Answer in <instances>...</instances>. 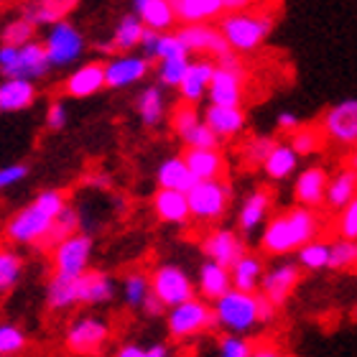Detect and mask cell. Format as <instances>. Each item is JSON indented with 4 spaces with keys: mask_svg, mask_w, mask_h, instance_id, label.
<instances>
[{
    "mask_svg": "<svg viewBox=\"0 0 357 357\" xmlns=\"http://www.w3.org/2000/svg\"><path fill=\"white\" fill-rule=\"evenodd\" d=\"M21 271V261L10 253H0V291H6L13 286V281L18 278Z\"/></svg>",
    "mask_w": 357,
    "mask_h": 357,
    "instance_id": "obj_46",
    "label": "cell"
},
{
    "mask_svg": "<svg viewBox=\"0 0 357 357\" xmlns=\"http://www.w3.org/2000/svg\"><path fill=\"white\" fill-rule=\"evenodd\" d=\"M36 207L41 209L44 215L52 217V220H56V217L64 212V197H61V194H44V197L36 199Z\"/></svg>",
    "mask_w": 357,
    "mask_h": 357,
    "instance_id": "obj_51",
    "label": "cell"
},
{
    "mask_svg": "<svg viewBox=\"0 0 357 357\" xmlns=\"http://www.w3.org/2000/svg\"><path fill=\"white\" fill-rule=\"evenodd\" d=\"M0 357H54V350L52 347H29V350L23 352V355H0Z\"/></svg>",
    "mask_w": 357,
    "mask_h": 357,
    "instance_id": "obj_58",
    "label": "cell"
},
{
    "mask_svg": "<svg viewBox=\"0 0 357 357\" xmlns=\"http://www.w3.org/2000/svg\"><path fill=\"white\" fill-rule=\"evenodd\" d=\"M135 10H138L141 21L146 23L151 31L169 29V26L176 21L172 3H166V0H138V3H135Z\"/></svg>",
    "mask_w": 357,
    "mask_h": 357,
    "instance_id": "obj_25",
    "label": "cell"
},
{
    "mask_svg": "<svg viewBox=\"0 0 357 357\" xmlns=\"http://www.w3.org/2000/svg\"><path fill=\"white\" fill-rule=\"evenodd\" d=\"M110 294L112 286L102 273L89 271L82 275V301H105V298H110Z\"/></svg>",
    "mask_w": 357,
    "mask_h": 357,
    "instance_id": "obj_38",
    "label": "cell"
},
{
    "mask_svg": "<svg viewBox=\"0 0 357 357\" xmlns=\"http://www.w3.org/2000/svg\"><path fill=\"white\" fill-rule=\"evenodd\" d=\"M273 29V15L271 13H253V10H238L227 13L220 21L225 41L230 44L235 54L255 52L266 41V36Z\"/></svg>",
    "mask_w": 357,
    "mask_h": 357,
    "instance_id": "obj_2",
    "label": "cell"
},
{
    "mask_svg": "<svg viewBox=\"0 0 357 357\" xmlns=\"http://www.w3.org/2000/svg\"><path fill=\"white\" fill-rule=\"evenodd\" d=\"M89 253V240L87 238H72L64 245H59V250L54 253L56 261V273L59 275H77L82 271L84 261Z\"/></svg>",
    "mask_w": 357,
    "mask_h": 357,
    "instance_id": "obj_18",
    "label": "cell"
},
{
    "mask_svg": "<svg viewBox=\"0 0 357 357\" xmlns=\"http://www.w3.org/2000/svg\"><path fill=\"white\" fill-rule=\"evenodd\" d=\"M33 100V87L23 79H13L0 87V110H21Z\"/></svg>",
    "mask_w": 357,
    "mask_h": 357,
    "instance_id": "obj_35",
    "label": "cell"
},
{
    "mask_svg": "<svg viewBox=\"0 0 357 357\" xmlns=\"http://www.w3.org/2000/svg\"><path fill=\"white\" fill-rule=\"evenodd\" d=\"M215 72H217L215 61H197V64H189V69H186V75H184V82L178 84V87H181V97H184L186 102L199 100L202 92L212 84Z\"/></svg>",
    "mask_w": 357,
    "mask_h": 357,
    "instance_id": "obj_21",
    "label": "cell"
},
{
    "mask_svg": "<svg viewBox=\"0 0 357 357\" xmlns=\"http://www.w3.org/2000/svg\"><path fill=\"white\" fill-rule=\"evenodd\" d=\"M220 357H253V344L240 337H222L220 340Z\"/></svg>",
    "mask_w": 357,
    "mask_h": 357,
    "instance_id": "obj_48",
    "label": "cell"
},
{
    "mask_svg": "<svg viewBox=\"0 0 357 357\" xmlns=\"http://www.w3.org/2000/svg\"><path fill=\"white\" fill-rule=\"evenodd\" d=\"M350 169H355V172H357V151L350 156Z\"/></svg>",
    "mask_w": 357,
    "mask_h": 357,
    "instance_id": "obj_61",
    "label": "cell"
},
{
    "mask_svg": "<svg viewBox=\"0 0 357 357\" xmlns=\"http://www.w3.org/2000/svg\"><path fill=\"white\" fill-rule=\"evenodd\" d=\"M153 207H156V215L166 222H186L192 209H189V199L186 194L169 192V189H161L153 199Z\"/></svg>",
    "mask_w": 357,
    "mask_h": 357,
    "instance_id": "obj_24",
    "label": "cell"
},
{
    "mask_svg": "<svg viewBox=\"0 0 357 357\" xmlns=\"http://www.w3.org/2000/svg\"><path fill=\"white\" fill-rule=\"evenodd\" d=\"M158 184H161V189H169V192L189 194L199 181L189 172V166H186L184 158H172V161H166V164L161 166Z\"/></svg>",
    "mask_w": 357,
    "mask_h": 357,
    "instance_id": "obj_19",
    "label": "cell"
},
{
    "mask_svg": "<svg viewBox=\"0 0 357 357\" xmlns=\"http://www.w3.org/2000/svg\"><path fill=\"white\" fill-rule=\"evenodd\" d=\"M215 324H220L215 309H209L207 304H202L197 298L176 306L169 317V332H172L174 340H186V337L197 335L202 329L215 327Z\"/></svg>",
    "mask_w": 357,
    "mask_h": 357,
    "instance_id": "obj_6",
    "label": "cell"
},
{
    "mask_svg": "<svg viewBox=\"0 0 357 357\" xmlns=\"http://www.w3.org/2000/svg\"><path fill=\"white\" fill-rule=\"evenodd\" d=\"M143 306H146V312H149L151 317H156V314L164 312V306H166V304L156 296V294H153V291H151L149 296H146V301H143Z\"/></svg>",
    "mask_w": 357,
    "mask_h": 357,
    "instance_id": "obj_56",
    "label": "cell"
},
{
    "mask_svg": "<svg viewBox=\"0 0 357 357\" xmlns=\"http://www.w3.org/2000/svg\"><path fill=\"white\" fill-rule=\"evenodd\" d=\"M296 164H298V156L294 153V149L281 143V146L271 153V158L266 161L263 172L268 174V178H275V181H278V178H286L296 172Z\"/></svg>",
    "mask_w": 357,
    "mask_h": 357,
    "instance_id": "obj_34",
    "label": "cell"
},
{
    "mask_svg": "<svg viewBox=\"0 0 357 357\" xmlns=\"http://www.w3.org/2000/svg\"><path fill=\"white\" fill-rule=\"evenodd\" d=\"M75 227H77L75 215H72V212H61V215L49 225V230L36 240V245L41 248V250H46V253H49V250H59V240L69 238Z\"/></svg>",
    "mask_w": 357,
    "mask_h": 357,
    "instance_id": "obj_33",
    "label": "cell"
},
{
    "mask_svg": "<svg viewBox=\"0 0 357 357\" xmlns=\"http://www.w3.org/2000/svg\"><path fill=\"white\" fill-rule=\"evenodd\" d=\"M253 357H281V352L275 350L273 344H258L253 347Z\"/></svg>",
    "mask_w": 357,
    "mask_h": 357,
    "instance_id": "obj_60",
    "label": "cell"
},
{
    "mask_svg": "<svg viewBox=\"0 0 357 357\" xmlns=\"http://www.w3.org/2000/svg\"><path fill=\"white\" fill-rule=\"evenodd\" d=\"M72 301H82V275H56L49 291V306H67Z\"/></svg>",
    "mask_w": 357,
    "mask_h": 357,
    "instance_id": "obj_29",
    "label": "cell"
},
{
    "mask_svg": "<svg viewBox=\"0 0 357 357\" xmlns=\"http://www.w3.org/2000/svg\"><path fill=\"white\" fill-rule=\"evenodd\" d=\"M255 301H258V321H271V319H273L278 306H275L268 296H263L261 291L255 294Z\"/></svg>",
    "mask_w": 357,
    "mask_h": 357,
    "instance_id": "obj_53",
    "label": "cell"
},
{
    "mask_svg": "<svg viewBox=\"0 0 357 357\" xmlns=\"http://www.w3.org/2000/svg\"><path fill=\"white\" fill-rule=\"evenodd\" d=\"M232 192L227 181H199L192 192L186 194L192 215L199 217V220H217V217H222Z\"/></svg>",
    "mask_w": 357,
    "mask_h": 357,
    "instance_id": "obj_5",
    "label": "cell"
},
{
    "mask_svg": "<svg viewBox=\"0 0 357 357\" xmlns=\"http://www.w3.org/2000/svg\"><path fill=\"white\" fill-rule=\"evenodd\" d=\"M143 23L135 18V15H126L123 21H120V29L115 31V38H112V44L105 46V52H128V49H133V46L143 44Z\"/></svg>",
    "mask_w": 357,
    "mask_h": 357,
    "instance_id": "obj_32",
    "label": "cell"
},
{
    "mask_svg": "<svg viewBox=\"0 0 357 357\" xmlns=\"http://www.w3.org/2000/svg\"><path fill=\"white\" fill-rule=\"evenodd\" d=\"M105 72L107 67H100V64H89V67L79 69L75 77H69V82L64 84V92L69 95H92L95 89H100L105 84Z\"/></svg>",
    "mask_w": 357,
    "mask_h": 357,
    "instance_id": "obj_31",
    "label": "cell"
},
{
    "mask_svg": "<svg viewBox=\"0 0 357 357\" xmlns=\"http://www.w3.org/2000/svg\"><path fill=\"white\" fill-rule=\"evenodd\" d=\"M189 166V172L197 176V181H225V158L217 151H194L189 149L181 156Z\"/></svg>",
    "mask_w": 357,
    "mask_h": 357,
    "instance_id": "obj_15",
    "label": "cell"
},
{
    "mask_svg": "<svg viewBox=\"0 0 357 357\" xmlns=\"http://www.w3.org/2000/svg\"><path fill=\"white\" fill-rule=\"evenodd\" d=\"M126 289H128V301H130V304H143L146 296H149V291H146V278H143L141 273L128 275Z\"/></svg>",
    "mask_w": 357,
    "mask_h": 357,
    "instance_id": "obj_50",
    "label": "cell"
},
{
    "mask_svg": "<svg viewBox=\"0 0 357 357\" xmlns=\"http://www.w3.org/2000/svg\"><path fill=\"white\" fill-rule=\"evenodd\" d=\"M268 207H271V194H268L266 189H258V192L250 194L245 199V204H243V209H240V217H238L240 230L253 232L255 227L263 222Z\"/></svg>",
    "mask_w": 357,
    "mask_h": 357,
    "instance_id": "obj_27",
    "label": "cell"
},
{
    "mask_svg": "<svg viewBox=\"0 0 357 357\" xmlns=\"http://www.w3.org/2000/svg\"><path fill=\"white\" fill-rule=\"evenodd\" d=\"M172 126H174V130L181 135V138H186V135L192 133L194 128L202 126L194 102H186V100H184L181 105H176V110H174V118H172Z\"/></svg>",
    "mask_w": 357,
    "mask_h": 357,
    "instance_id": "obj_39",
    "label": "cell"
},
{
    "mask_svg": "<svg viewBox=\"0 0 357 357\" xmlns=\"http://www.w3.org/2000/svg\"><path fill=\"white\" fill-rule=\"evenodd\" d=\"M75 8V3H41V6H29L26 8V15L29 21H59L61 15L69 13Z\"/></svg>",
    "mask_w": 357,
    "mask_h": 357,
    "instance_id": "obj_41",
    "label": "cell"
},
{
    "mask_svg": "<svg viewBox=\"0 0 357 357\" xmlns=\"http://www.w3.org/2000/svg\"><path fill=\"white\" fill-rule=\"evenodd\" d=\"M329 181H332V178L327 176V172H324L321 166H312V169L301 172L296 178V189H294L298 204L306 209H312V207H319L321 202H327Z\"/></svg>",
    "mask_w": 357,
    "mask_h": 357,
    "instance_id": "obj_12",
    "label": "cell"
},
{
    "mask_svg": "<svg viewBox=\"0 0 357 357\" xmlns=\"http://www.w3.org/2000/svg\"><path fill=\"white\" fill-rule=\"evenodd\" d=\"M184 141H186V146H189V149H194V151H217V146H220V138H217V135L212 133L204 123L194 128Z\"/></svg>",
    "mask_w": 357,
    "mask_h": 357,
    "instance_id": "obj_43",
    "label": "cell"
},
{
    "mask_svg": "<svg viewBox=\"0 0 357 357\" xmlns=\"http://www.w3.org/2000/svg\"><path fill=\"white\" fill-rule=\"evenodd\" d=\"M327 141H335L344 149H357V100H342L329 107L321 118Z\"/></svg>",
    "mask_w": 357,
    "mask_h": 357,
    "instance_id": "obj_4",
    "label": "cell"
},
{
    "mask_svg": "<svg viewBox=\"0 0 357 357\" xmlns=\"http://www.w3.org/2000/svg\"><path fill=\"white\" fill-rule=\"evenodd\" d=\"M352 319H355V321H357V306H355V312H352Z\"/></svg>",
    "mask_w": 357,
    "mask_h": 357,
    "instance_id": "obj_62",
    "label": "cell"
},
{
    "mask_svg": "<svg viewBox=\"0 0 357 357\" xmlns=\"http://www.w3.org/2000/svg\"><path fill=\"white\" fill-rule=\"evenodd\" d=\"M202 250H204V255H207L209 261L227 268V271H232V268L245 258L243 240L230 230H217V232H212V235H207L204 243H202Z\"/></svg>",
    "mask_w": 357,
    "mask_h": 357,
    "instance_id": "obj_9",
    "label": "cell"
},
{
    "mask_svg": "<svg viewBox=\"0 0 357 357\" xmlns=\"http://www.w3.org/2000/svg\"><path fill=\"white\" fill-rule=\"evenodd\" d=\"M232 273V289L240 291V294H255L258 286L263 281V263L261 258H255V255H245L238 266L230 271Z\"/></svg>",
    "mask_w": 357,
    "mask_h": 357,
    "instance_id": "obj_23",
    "label": "cell"
},
{
    "mask_svg": "<svg viewBox=\"0 0 357 357\" xmlns=\"http://www.w3.org/2000/svg\"><path fill=\"white\" fill-rule=\"evenodd\" d=\"M357 266V240H337L332 245V258H329V268L342 271V268Z\"/></svg>",
    "mask_w": 357,
    "mask_h": 357,
    "instance_id": "obj_40",
    "label": "cell"
},
{
    "mask_svg": "<svg viewBox=\"0 0 357 357\" xmlns=\"http://www.w3.org/2000/svg\"><path fill=\"white\" fill-rule=\"evenodd\" d=\"M324 141H327V135H324L321 123H309V126H298L296 133L291 135L289 146L296 156H312V153H319Z\"/></svg>",
    "mask_w": 357,
    "mask_h": 357,
    "instance_id": "obj_28",
    "label": "cell"
},
{
    "mask_svg": "<svg viewBox=\"0 0 357 357\" xmlns=\"http://www.w3.org/2000/svg\"><path fill=\"white\" fill-rule=\"evenodd\" d=\"M217 321L232 332H245L258 321V301L255 294H240L232 289L227 296H222L215 306Z\"/></svg>",
    "mask_w": 357,
    "mask_h": 357,
    "instance_id": "obj_3",
    "label": "cell"
},
{
    "mask_svg": "<svg viewBox=\"0 0 357 357\" xmlns=\"http://www.w3.org/2000/svg\"><path fill=\"white\" fill-rule=\"evenodd\" d=\"M209 100L217 107H240L243 100V72L217 69L209 84Z\"/></svg>",
    "mask_w": 357,
    "mask_h": 357,
    "instance_id": "obj_13",
    "label": "cell"
},
{
    "mask_svg": "<svg viewBox=\"0 0 357 357\" xmlns=\"http://www.w3.org/2000/svg\"><path fill=\"white\" fill-rule=\"evenodd\" d=\"M298 281H301V268L296 263H286V266H278L263 275L261 294L271 298L275 306H283L298 286Z\"/></svg>",
    "mask_w": 357,
    "mask_h": 357,
    "instance_id": "obj_11",
    "label": "cell"
},
{
    "mask_svg": "<svg viewBox=\"0 0 357 357\" xmlns=\"http://www.w3.org/2000/svg\"><path fill=\"white\" fill-rule=\"evenodd\" d=\"M340 235L342 240H357V199L340 217Z\"/></svg>",
    "mask_w": 357,
    "mask_h": 357,
    "instance_id": "obj_49",
    "label": "cell"
},
{
    "mask_svg": "<svg viewBox=\"0 0 357 357\" xmlns=\"http://www.w3.org/2000/svg\"><path fill=\"white\" fill-rule=\"evenodd\" d=\"M107 337V329L100 321H82L79 327H75L67 337V347L75 355H92V352L100 350V344L105 342Z\"/></svg>",
    "mask_w": 357,
    "mask_h": 357,
    "instance_id": "obj_17",
    "label": "cell"
},
{
    "mask_svg": "<svg viewBox=\"0 0 357 357\" xmlns=\"http://www.w3.org/2000/svg\"><path fill=\"white\" fill-rule=\"evenodd\" d=\"M138 107H141V115H143V120H146L149 126L158 123V120H161V110H164V105H161V92H158L156 87L146 89V92L141 95V102H138Z\"/></svg>",
    "mask_w": 357,
    "mask_h": 357,
    "instance_id": "obj_42",
    "label": "cell"
},
{
    "mask_svg": "<svg viewBox=\"0 0 357 357\" xmlns=\"http://www.w3.org/2000/svg\"><path fill=\"white\" fill-rule=\"evenodd\" d=\"M281 143L271 138V135H255L250 141L243 146V158H245L248 166H266V161L271 158L275 149H278Z\"/></svg>",
    "mask_w": 357,
    "mask_h": 357,
    "instance_id": "obj_36",
    "label": "cell"
},
{
    "mask_svg": "<svg viewBox=\"0 0 357 357\" xmlns=\"http://www.w3.org/2000/svg\"><path fill=\"white\" fill-rule=\"evenodd\" d=\"M181 38V44L186 46V52H199V54H212L215 59H220L222 54L232 52L230 44L225 41L222 31L212 29L209 23H197V26H184L181 33H176Z\"/></svg>",
    "mask_w": 357,
    "mask_h": 357,
    "instance_id": "obj_10",
    "label": "cell"
},
{
    "mask_svg": "<svg viewBox=\"0 0 357 357\" xmlns=\"http://www.w3.org/2000/svg\"><path fill=\"white\" fill-rule=\"evenodd\" d=\"M204 126L217 135V138H232L245 128V112L240 107H217L209 105L204 112Z\"/></svg>",
    "mask_w": 357,
    "mask_h": 357,
    "instance_id": "obj_14",
    "label": "cell"
},
{
    "mask_svg": "<svg viewBox=\"0 0 357 357\" xmlns=\"http://www.w3.org/2000/svg\"><path fill=\"white\" fill-rule=\"evenodd\" d=\"M23 174H26V169H23V166H13V169H6V172H0V186L10 184V181H15V178H21Z\"/></svg>",
    "mask_w": 357,
    "mask_h": 357,
    "instance_id": "obj_57",
    "label": "cell"
},
{
    "mask_svg": "<svg viewBox=\"0 0 357 357\" xmlns=\"http://www.w3.org/2000/svg\"><path fill=\"white\" fill-rule=\"evenodd\" d=\"M23 347V335L18 329H0V355H8V352H15Z\"/></svg>",
    "mask_w": 357,
    "mask_h": 357,
    "instance_id": "obj_52",
    "label": "cell"
},
{
    "mask_svg": "<svg viewBox=\"0 0 357 357\" xmlns=\"http://www.w3.org/2000/svg\"><path fill=\"white\" fill-rule=\"evenodd\" d=\"M46 52H49V59L52 61H69L75 59L77 52H79V36L69 26H56V31L52 33L49 44H46Z\"/></svg>",
    "mask_w": 357,
    "mask_h": 357,
    "instance_id": "obj_26",
    "label": "cell"
},
{
    "mask_svg": "<svg viewBox=\"0 0 357 357\" xmlns=\"http://www.w3.org/2000/svg\"><path fill=\"white\" fill-rule=\"evenodd\" d=\"M199 289L207 298H215L220 301L222 296H227L232 291V275L227 268L217 266V263H204L202 266V275H199Z\"/></svg>",
    "mask_w": 357,
    "mask_h": 357,
    "instance_id": "obj_22",
    "label": "cell"
},
{
    "mask_svg": "<svg viewBox=\"0 0 357 357\" xmlns=\"http://www.w3.org/2000/svg\"><path fill=\"white\" fill-rule=\"evenodd\" d=\"M186 69H189V59L186 56L166 59L161 61V79H164V84H181L184 82Z\"/></svg>",
    "mask_w": 357,
    "mask_h": 357,
    "instance_id": "obj_45",
    "label": "cell"
},
{
    "mask_svg": "<svg viewBox=\"0 0 357 357\" xmlns=\"http://www.w3.org/2000/svg\"><path fill=\"white\" fill-rule=\"evenodd\" d=\"M275 126H278V130H286V133L294 135L298 130V126H301V123H298L296 115H291V112H281V115L275 118Z\"/></svg>",
    "mask_w": 357,
    "mask_h": 357,
    "instance_id": "obj_55",
    "label": "cell"
},
{
    "mask_svg": "<svg viewBox=\"0 0 357 357\" xmlns=\"http://www.w3.org/2000/svg\"><path fill=\"white\" fill-rule=\"evenodd\" d=\"M31 33H33V23H31L29 18L15 21L3 31V44H6V49H15V46H21L23 41H29Z\"/></svg>",
    "mask_w": 357,
    "mask_h": 357,
    "instance_id": "obj_44",
    "label": "cell"
},
{
    "mask_svg": "<svg viewBox=\"0 0 357 357\" xmlns=\"http://www.w3.org/2000/svg\"><path fill=\"white\" fill-rule=\"evenodd\" d=\"M120 357H166V347L164 344H156L151 350H141V347H126L120 352Z\"/></svg>",
    "mask_w": 357,
    "mask_h": 357,
    "instance_id": "obj_54",
    "label": "cell"
},
{
    "mask_svg": "<svg viewBox=\"0 0 357 357\" xmlns=\"http://www.w3.org/2000/svg\"><path fill=\"white\" fill-rule=\"evenodd\" d=\"M146 72H149V61L146 59H120L107 67V72H105V84L120 87V84L141 79Z\"/></svg>",
    "mask_w": 357,
    "mask_h": 357,
    "instance_id": "obj_30",
    "label": "cell"
},
{
    "mask_svg": "<svg viewBox=\"0 0 357 357\" xmlns=\"http://www.w3.org/2000/svg\"><path fill=\"white\" fill-rule=\"evenodd\" d=\"M248 6L250 3H245V0H176V3H172L174 15L181 23H186V26L207 23L209 18H217L225 10L232 13V8H248Z\"/></svg>",
    "mask_w": 357,
    "mask_h": 357,
    "instance_id": "obj_7",
    "label": "cell"
},
{
    "mask_svg": "<svg viewBox=\"0 0 357 357\" xmlns=\"http://www.w3.org/2000/svg\"><path fill=\"white\" fill-rule=\"evenodd\" d=\"M52 222H54L52 217L44 215V212L33 204V207L21 212L13 222L8 225V235H10L13 240H31V243H36V240L49 230V225Z\"/></svg>",
    "mask_w": 357,
    "mask_h": 357,
    "instance_id": "obj_16",
    "label": "cell"
},
{
    "mask_svg": "<svg viewBox=\"0 0 357 357\" xmlns=\"http://www.w3.org/2000/svg\"><path fill=\"white\" fill-rule=\"evenodd\" d=\"M156 56L161 61H166V59H178V56H189V52H186V46L181 44L178 36H161V41L156 46Z\"/></svg>",
    "mask_w": 357,
    "mask_h": 357,
    "instance_id": "obj_47",
    "label": "cell"
},
{
    "mask_svg": "<svg viewBox=\"0 0 357 357\" xmlns=\"http://www.w3.org/2000/svg\"><path fill=\"white\" fill-rule=\"evenodd\" d=\"M329 258H332V245L314 240L309 245L298 250V266L309 268V271H319V268H329Z\"/></svg>",
    "mask_w": 357,
    "mask_h": 357,
    "instance_id": "obj_37",
    "label": "cell"
},
{
    "mask_svg": "<svg viewBox=\"0 0 357 357\" xmlns=\"http://www.w3.org/2000/svg\"><path fill=\"white\" fill-rule=\"evenodd\" d=\"M61 123H64V112H61L59 105H52V107H49V126L59 128Z\"/></svg>",
    "mask_w": 357,
    "mask_h": 357,
    "instance_id": "obj_59",
    "label": "cell"
},
{
    "mask_svg": "<svg viewBox=\"0 0 357 357\" xmlns=\"http://www.w3.org/2000/svg\"><path fill=\"white\" fill-rule=\"evenodd\" d=\"M317 232H319V217L314 215L312 209L294 207L266 225L261 245L268 255H286L291 250H301L304 245L314 243Z\"/></svg>",
    "mask_w": 357,
    "mask_h": 357,
    "instance_id": "obj_1",
    "label": "cell"
},
{
    "mask_svg": "<svg viewBox=\"0 0 357 357\" xmlns=\"http://www.w3.org/2000/svg\"><path fill=\"white\" fill-rule=\"evenodd\" d=\"M357 199V172L355 169H342L332 181H329V192H327V204L337 212H344L352 202Z\"/></svg>",
    "mask_w": 357,
    "mask_h": 357,
    "instance_id": "obj_20",
    "label": "cell"
},
{
    "mask_svg": "<svg viewBox=\"0 0 357 357\" xmlns=\"http://www.w3.org/2000/svg\"><path fill=\"white\" fill-rule=\"evenodd\" d=\"M153 294H156L166 306H181L186 301H192V281L186 278L178 268L174 266H164L158 268L156 273H153Z\"/></svg>",
    "mask_w": 357,
    "mask_h": 357,
    "instance_id": "obj_8",
    "label": "cell"
}]
</instances>
